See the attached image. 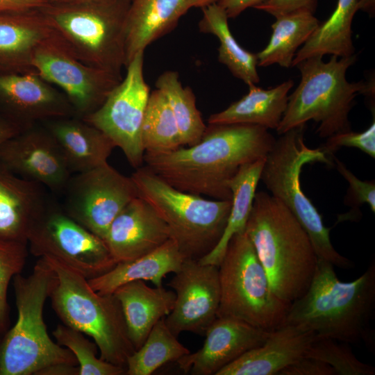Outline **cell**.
Returning a JSON list of instances; mask_svg holds the SVG:
<instances>
[{"label":"cell","mask_w":375,"mask_h":375,"mask_svg":"<svg viewBox=\"0 0 375 375\" xmlns=\"http://www.w3.org/2000/svg\"><path fill=\"white\" fill-rule=\"evenodd\" d=\"M170 239L165 222L143 199L131 201L111 223L103 239L116 264L156 249Z\"/></svg>","instance_id":"obj_19"},{"label":"cell","mask_w":375,"mask_h":375,"mask_svg":"<svg viewBox=\"0 0 375 375\" xmlns=\"http://www.w3.org/2000/svg\"><path fill=\"white\" fill-rule=\"evenodd\" d=\"M144 153L160 154L182 146L178 125L164 94L156 89L149 94L141 129Z\"/></svg>","instance_id":"obj_32"},{"label":"cell","mask_w":375,"mask_h":375,"mask_svg":"<svg viewBox=\"0 0 375 375\" xmlns=\"http://www.w3.org/2000/svg\"><path fill=\"white\" fill-rule=\"evenodd\" d=\"M375 262L351 282L340 281L334 266L317 258L306 292L291 303L284 324L310 330L320 338L348 344L364 343L374 350Z\"/></svg>","instance_id":"obj_2"},{"label":"cell","mask_w":375,"mask_h":375,"mask_svg":"<svg viewBox=\"0 0 375 375\" xmlns=\"http://www.w3.org/2000/svg\"><path fill=\"white\" fill-rule=\"evenodd\" d=\"M33 67L45 81L59 88L74 116L81 118L99 108L123 78L83 62L56 34L35 50Z\"/></svg>","instance_id":"obj_14"},{"label":"cell","mask_w":375,"mask_h":375,"mask_svg":"<svg viewBox=\"0 0 375 375\" xmlns=\"http://www.w3.org/2000/svg\"><path fill=\"white\" fill-rule=\"evenodd\" d=\"M316 333L301 326L283 324L267 340L219 370L216 375H278L306 355Z\"/></svg>","instance_id":"obj_20"},{"label":"cell","mask_w":375,"mask_h":375,"mask_svg":"<svg viewBox=\"0 0 375 375\" xmlns=\"http://www.w3.org/2000/svg\"><path fill=\"white\" fill-rule=\"evenodd\" d=\"M190 8H203L209 4L215 3L217 0H187Z\"/></svg>","instance_id":"obj_47"},{"label":"cell","mask_w":375,"mask_h":375,"mask_svg":"<svg viewBox=\"0 0 375 375\" xmlns=\"http://www.w3.org/2000/svg\"><path fill=\"white\" fill-rule=\"evenodd\" d=\"M55 35L39 8L0 12V73L36 72L35 50Z\"/></svg>","instance_id":"obj_22"},{"label":"cell","mask_w":375,"mask_h":375,"mask_svg":"<svg viewBox=\"0 0 375 375\" xmlns=\"http://www.w3.org/2000/svg\"><path fill=\"white\" fill-rule=\"evenodd\" d=\"M265 160L262 158L242 165L231 180V206L226 226L217 244L199 260L200 263L219 266L231 238L245 231Z\"/></svg>","instance_id":"obj_28"},{"label":"cell","mask_w":375,"mask_h":375,"mask_svg":"<svg viewBox=\"0 0 375 375\" xmlns=\"http://www.w3.org/2000/svg\"><path fill=\"white\" fill-rule=\"evenodd\" d=\"M44 187L0 164V240L27 243L48 199Z\"/></svg>","instance_id":"obj_21"},{"label":"cell","mask_w":375,"mask_h":375,"mask_svg":"<svg viewBox=\"0 0 375 375\" xmlns=\"http://www.w3.org/2000/svg\"><path fill=\"white\" fill-rule=\"evenodd\" d=\"M244 231L275 294L289 303L301 297L311 283L317 256L293 214L279 199L257 192Z\"/></svg>","instance_id":"obj_3"},{"label":"cell","mask_w":375,"mask_h":375,"mask_svg":"<svg viewBox=\"0 0 375 375\" xmlns=\"http://www.w3.org/2000/svg\"><path fill=\"white\" fill-rule=\"evenodd\" d=\"M265 0H217V3L226 12L228 19L235 18L248 8H254Z\"/></svg>","instance_id":"obj_42"},{"label":"cell","mask_w":375,"mask_h":375,"mask_svg":"<svg viewBox=\"0 0 375 375\" xmlns=\"http://www.w3.org/2000/svg\"><path fill=\"white\" fill-rule=\"evenodd\" d=\"M27 254V244L0 240V335L7 331L9 324V283L15 275L21 273Z\"/></svg>","instance_id":"obj_37"},{"label":"cell","mask_w":375,"mask_h":375,"mask_svg":"<svg viewBox=\"0 0 375 375\" xmlns=\"http://www.w3.org/2000/svg\"><path fill=\"white\" fill-rule=\"evenodd\" d=\"M305 356L328 364L336 375L375 374L374 367L358 360L349 344L335 339L318 337L311 344Z\"/></svg>","instance_id":"obj_36"},{"label":"cell","mask_w":375,"mask_h":375,"mask_svg":"<svg viewBox=\"0 0 375 375\" xmlns=\"http://www.w3.org/2000/svg\"><path fill=\"white\" fill-rule=\"evenodd\" d=\"M42 258L56 276L49 298L63 324L91 337L101 360L126 368L128 357L136 349L115 295L96 292L75 269L53 258Z\"/></svg>","instance_id":"obj_7"},{"label":"cell","mask_w":375,"mask_h":375,"mask_svg":"<svg viewBox=\"0 0 375 375\" xmlns=\"http://www.w3.org/2000/svg\"><path fill=\"white\" fill-rule=\"evenodd\" d=\"M217 317L235 318L271 331L284 324L291 303L278 298L245 231L230 240L218 266Z\"/></svg>","instance_id":"obj_10"},{"label":"cell","mask_w":375,"mask_h":375,"mask_svg":"<svg viewBox=\"0 0 375 375\" xmlns=\"http://www.w3.org/2000/svg\"><path fill=\"white\" fill-rule=\"evenodd\" d=\"M190 353L163 318L154 325L142 345L128 357L125 374L151 375L165 364L176 362Z\"/></svg>","instance_id":"obj_34"},{"label":"cell","mask_w":375,"mask_h":375,"mask_svg":"<svg viewBox=\"0 0 375 375\" xmlns=\"http://www.w3.org/2000/svg\"><path fill=\"white\" fill-rule=\"evenodd\" d=\"M143 68L144 51H141L126 66L125 77L101 106L83 117L119 147L135 169L144 163L141 129L150 94Z\"/></svg>","instance_id":"obj_12"},{"label":"cell","mask_w":375,"mask_h":375,"mask_svg":"<svg viewBox=\"0 0 375 375\" xmlns=\"http://www.w3.org/2000/svg\"><path fill=\"white\" fill-rule=\"evenodd\" d=\"M44 3L42 0H0V12H17L38 9Z\"/></svg>","instance_id":"obj_43"},{"label":"cell","mask_w":375,"mask_h":375,"mask_svg":"<svg viewBox=\"0 0 375 375\" xmlns=\"http://www.w3.org/2000/svg\"><path fill=\"white\" fill-rule=\"evenodd\" d=\"M322 56L308 58L295 66L301 81L288 97L286 110L276 131L280 135L313 120L318 124L319 136L327 138L351 130L349 113L359 94H372V85L363 81L350 83L348 68L356 60L332 55L328 62Z\"/></svg>","instance_id":"obj_5"},{"label":"cell","mask_w":375,"mask_h":375,"mask_svg":"<svg viewBox=\"0 0 375 375\" xmlns=\"http://www.w3.org/2000/svg\"><path fill=\"white\" fill-rule=\"evenodd\" d=\"M62 193L65 212L103 240L114 219L138 197L131 177L108 162L72 174Z\"/></svg>","instance_id":"obj_13"},{"label":"cell","mask_w":375,"mask_h":375,"mask_svg":"<svg viewBox=\"0 0 375 375\" xmlns=\"http://www.w3.org/2000/svg\"><path fill=\"white\" fill-rule=\"evenodd\" d=\"M56 342L74 355L79 368L78 375H122L126 368L97 358L96 343L84 334L65 324H58L53 331Z\"/></svg>","instance_id":"obj_35"},{"label":"cell","mask_w":375,"mask_h":375,"mask_svg":"<svg viewBox=\"0 0 375 375\" xmlns=\"http://www.w3.org/2000/svg\"><path fill=\"white\" fill-rule=\"evenodd\" d=\"M338 172L346 179L349 189L344 203L347 206L358 208L364 203L369 206L371 210L375 212V183L374 181H361L346 166L334 156Z\"/></svg>","instance_id":"obj_39"},{"label":"cell","mask_w":375,"mask_h":375,"mask_svg":"<svg viewBox=\"0 0 375 375\" xmlns=\"http://www.w3.org/2000/svg\"><path fill=\"white\" fill-rule=\"evenodd\" d=\"M131 0L47 3L39 8L67 48L83 62L122 76Z\"/></svg>","instance_id":"obj_6"},{"label":"cell","mask_w":375,"mask_h":375,"mask_svg":"<svg viewBox=\"0 0 375 375\" xmlns=\"http://www.w3.org/2000/svg\"><path fill=\"white\" fill-rule=\"evenodd\" d=\"M276 19L267 45L256 54L258 65L278 64L288 68L292 66L298 48L308 40L320 23L314 14L308 12L291 13Z\"/></svg>","instance_id":"obj_31"},{"label":"cell","mask_w":375,"mask_h":375,"mask_svg":"<svg viewBox=\"0 0 375 375\" xmlns=\"http://www.w3.org/2000/svg\"><path fill=\"white\" fill-rule=\"evenodd\" d=\"M41 123L56 140L72 174L107 163L116 147L104 133L76 116Z\"/></svg>","instance_id":"obj_23"},{"label":"cell","mask_w":375,"mask_h":375,"mask_svg":"<svg viewBox=\"0 0 375 375\" xmlns=\"http://www.w3.org/2000/svg\"><path fill=\"white\" fill-rule=\"evenodd\" d=\"M201 9L203 15L199 22V29L218 38V60L247 85L259 83L256 54L245 50L235 40L229 28L225 10L217 2Z\"/></svg>","instance_id":"obj_30"},{"label":"cell","mask_w":375,"mask_h":375,"mask_svg":"<svg viewBox=\"0 0 375 375\" xmlns=\"http://www.w3.org/2000/svg\"><path fill=\"white\" fill-rule=\"evenodd\" d=\"M24 128H26L0 114V145Z\"/></svg>","instance_id":"obj_44"},{"label":"cell","mask_w":375,"mask_h":375,"mask_svg":"<svg viewBox=\"0 0 375 375\" xmlns=\"http://www.w3.org/2000/svg\"><path fill=\"white\" fill-rule=\"evenodd\" d=\"M278 375H336V374L328 364L304 356L283 368Z\"/></svg>","instance_id":"obj_41"},{"label":"cell","mask_w":375,"mask_h":375,"mask_svg":"<svg viewBox=\"0 0 375 375\" xmlns=\"http://www.w3.org/2000/svg\"><path fill=\"white\" fill-rule=\"evenodd\" d=\"M342 147H355L370 157L375 158V122L362 132H353L351 130L334 134L328 138L320 149L327 156Z\"/></svg>","instance_id":"obj_38"},{"label":"cell","mask_w":375,"mask_h":375,"mask_svg":"<svg viewBox=\"0 0 375 375\" xmlns=\"http://www.w3.org/2000/svg\"><path fill=\"white\" fill-rule=\"evenodd\" d=\"M44 3H69V2H78V1H88L94 0H42Z\"/></svg>","instance_id":"obj_48"},{"label":"cell","mask_w":375,"mask_h":375,"mask_svg":"<svg viewBox=\"0 0 375 375\" xmlns=\"http://www.w3.org/2000/svg\"><path fill=\"white\" fill-rule=\"evenodd\" d=\"M276 139L268 129L247 124H208L201 140L160 154H144L153 173L181 191L231 200L230 183L240 168L265 158Z\"/></svg>","instance_id":"obj_1"},{"label":"cell","mask_w":375,"mask_h":375,"mask_svg":"<svg viewBox=\"0 0 375 375\" xmlns=\"http://www.w3.org/2000/svg\"><path fill=\"white\" fill-rule=\"evenodd\" d=\"M304 128L303 125L290 129L276 140L265 158L260 180L301 224L317 258L342 269L353 268V262L333 247L330 228L325 226L322 215L301 189L300 175L304 165L316 162L332 165L320 148L311 149L305 144Z\"/></svg>","instance_id":"obj_9"},{"label":"cell","mask_w":375,"mask_h":375,"mask_svg":"<svg viewBox=\"0 0 375 375\" xmlns=\"http://www.w3.org/2000/svg\"><path fill=\"white\" fill-rule=\"evenodd\" d=\"M27 243L35 256L53 258L88 280L116 265L101 238L49 201L31 229Z\"/></svg>","instance_id":"obj_11"},{"label":"cell","mask_w":375,"mask_h":375,"mask_svg":"<svg viewBox=\"0 0 375 375\" xmlns=\"http://www.w3.org/2000/svg\"><path fill=\"white\" fill-rule=\"evenodd\" d=\"M120 303L130 339L137 350L154 325L172 311L175 293L161 286L151 288L144 281H134L112 293Z\"/></svg>","instance_id":"obj_24"},{"label":"cell","mask_w":375,"mask_h":375,"mask_svg":"<svg viewBox=\"0 0 375 375\" xmlns=\"http://www.w3.org/2000/svg\"><path fill=\"white\" fill-rule=\"evenodd\" d=\"M190 9L187 0H131L126 20V66L170 32Z\"/></svg>","instance_id":"obj_25"},{"label":"cell","mask_w":375,"mask_h":375,"mask_svg":"<svg viewBox=\"0 0 375 375\" xmlns=\"http://www.w3.org/2000/svg\"><path fill=\"white\" fill-rule=\"evenodd\" d=\"M156 86L168 101L178 125L182 146L190 147L198 143L206 126L197 108L196 98L191 88L183 87L178 72L171 70L158 76Z\"/></svg>","instance_id":"obj_33"},{"label":"cell","mask_w":375,"mask_h":375,"mask_svg":"<svg viewBox=\"0 0 375 375\" xmlns=\"http://www.w3.org/2000/svg\"><path fill=\"white\" fill-rule=\"evenodd\" d=\"M175 301L165 322L176 336L183 331L204 335L217 317L220 300L218 266L185 259L167 284Z\"/></svg>","instance_id":"obj_15"},{"label":"cell","mask_w":375,"mask_h":375,"mask_svg":"<svg viewBox=\"0 0 375 375\" xmlns=\"http://www.w3.org/2000/svg\"><path fill=\"white\" fill-rule=\"evenodd\" d=\"M0 114L25 128L74 116L65 95L36 72L0 73Z\"/></svg>","instance_id":"obj_17"},{"label":"cell","mask_w":375,"mask_h":375,"mask_svg":"<svg viewBox=\"0 0 375 375\" xmlns=\"http://www.w3.org/2000/svg\"><path fill=\"white\" fill-rule=\"evenodd\" d=\"M317 0H265L254 8L264 11L275 18L298 12L315 13Z\"/></svg>","instance_id":"obj_40"},{"label":"cell","mask_w":375,"mask_h":375,"mask_svg":"<svg viewBox=\"0 0 375 375\" xmlns=\"http://www.w3.org/2000/svg\"><path fill=\"white\" fill-rule=\"evenodd\" d=\"M131 177L138 197L165 222L185 259L199 260L215 248L226 226L231 200L206 199L181 191L145 165Z\"/></svg>","instance_id":"obj_8"},{"label":"cell","mask_w":375,"mask_h":375,"mask_svg":"<svg viewBox=\"0 0 375 375\" xmlns=\"http://www.w3.org/2000/svg\"><path fill=\"white\" fill-rule=\"evenodd\" d=\"M288 80L267 90L249 85V92L221 112L212 114L208 124H247L276 129L286 110L288 93L293 87Z\"/></svg>","instance_id":"obj_27"},{"label":"cell","mask_w":375,"mask_h":375,"mask_svg":"<svg viewBox=\"0 0 375 375\" xmlns=\"http://www.w3.org/2000/svg\"><path fill=\"white\" fill-rule=\"evenodd\" d=\"M358 0H338L329 18L319 24L297 51L292 66L312 56L331 54L349 57L355 53L351 38V24L358 10Z\"/></svg>","instance_id":"obj_29"},{"label":"cell","mask_w":375,"mask_h":375,"mask_svg":"<svg viewBox=\"0 0 375 375\" xmlns=\"http://www.w3.org/2000/svg\"><path fill=\"white\" fill-rule=\"evenodd\" d=\"M185 260L176 243L170 238L151 252L118 262L108 272L88 281L94 290L103 294H112L122 285L138 280L161 286L163 278L178 272Z\"/></svg>","instance_id":"obj_26"},{"label":"cell","mask_w":375,"mask_h":375,"mask_svg":"<svg viewBox=\"0 0 375 375\" xmlns=\"http://www.w3.org/2000/svg\"><path fill=\"white\" fill-rule=\"evenodd\" d=\"M269 333L235 318L217 317L205 332L202 347L183 356L176 363L185 373L216 375L248 351L261 345Z\"/></svg>","instance_id":"obj_18"},{"label":"cell","mask_w":375,"mask_h":375,"mask_svg":"<svg viewBox=\"0 0 375 375\" xmlns=\"http://www.w3.org/2000/svg\"><path fill=\"white\" fill-rule=\"evenodd\" d=\"M0 164L15 174L62 193L72 174L56 140L42 123L0 145Z\"/></svg>","instance_id":"obj_16"},{"label":"cell","mask_w":375,"mask_h":375,"mask_svg":"<svg viewBox=\"0 0 375 375\" xmlns=\"http://www.w3.org/2000/svg\"><path fill=\"white\" fill-rule=\"evenodd\" d=\"M56 276L40 257L27 276L12 278L17 319L0 340V375H37L44 368L64 363L78 366L68 349L52 340L43 318V308Z\"/></svg>","instance_id":"obj_4"},{"label":"cell","mask_w":375,"mask_h":375,"mask_svg":"<svg viewBox=\"0 0 375 375\" xmlns=\"http://www.w3.org/2000/svg\"><path fill=\"white\" fill-rule=\"evenodd\" d=\"M78 366L59 363L40 370L37 375H78Z\"/></svg>","instance_id":"obj_45"},{"label":"cell","mask_w":375,"mask_h":375,"mask_svg":"<svg viewBox=\"0 0 375 375\" xmlns=\"http://www.w3.org/2000/svg\"><path fill=\"white\" fill-rule=\"evenodd\" d=\"M358 10L367 12L371 16L374 15L375 10V0H358Z\"/></svg>","instance_id":"obj_46"}]
</instances>
